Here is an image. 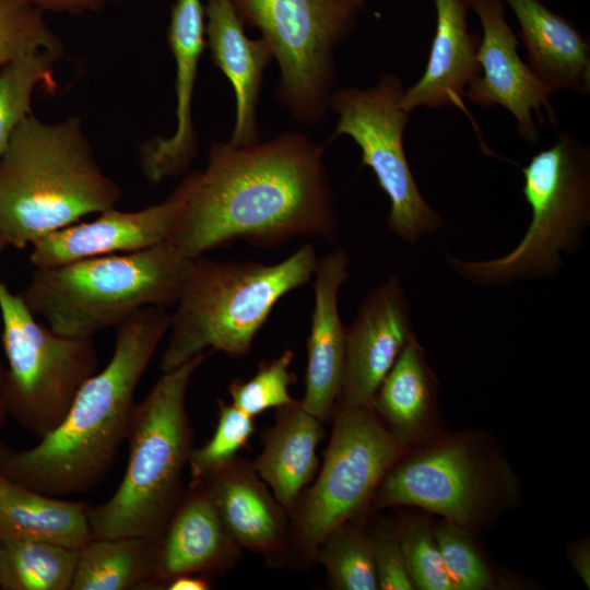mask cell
I'll list each match as a JSON object with an SVG mask.
<instances>
[{
    "mask_svg": "<svg viewBox=\"0 0 590 590\" xmlns=\"http://www.w3.org/2000/svg\"><path fill=\"white\" fill-rule=\"evenodd\" d=\"M324 148L297 131L267 142H213L205 169L187 174L186 200L168 241L197 259L235 239L266 247L298 237L333 240Z\"/></svg>",
    "mask_w": 590,
    "mask_h": 590,
    "instance_id": "1",
    "label": "cell"
},
{
    "mask_svg": "<svg viewBox=\"0 0 590 590\" xmlns=\"http://www.w3.org/2000/svg\"><path fill=\"white\" fill-rule=\"evenodd\" d=\"M170 323L165 307L148 306L118 324L110 361L81 386L62 422L30 449L0 442V473L58 497L97 486L127 439L135 389Z\"/></svg>",
    "mask_w": 590,
    "mask_h": 590,
    "instance_id": "2",
    "label": "cell"
},
{
    "mask_svg": "<svg viewBox=\"0 0 590 590\" xmlns=\"http://www.w3.org/2000/svg\"><path fill=\"white\" fill-rule=\"evenodd\" d=\"M120 199L80 118L48 123L31 114L0 156V251L23 249Z\"/></svg>",
    "mask_w": 590,
    "mask_h": 590,
    "instance_id": "3",
    "label": "cell"
},
{
    "mask_svg": "<svg viewBox=\"0 0 590 590\" xmlns=\"http://www.w3.org/2000/svg\"><path fill=\"white\" fill-rule=\"evenodd\" d=\"M201 352L164 371L149 394L135 403L126 441L127 468L114 495L91 507V536L157 540L184 491L182 474L193 449L186 396Z\"/></svg>",
    "mask_w": 590,
    "mask_h": 590,
    "instance_id": "4",
    "label": "cell"
},
{
    "mask_svg": "<svg viewBox=\"0 0 590 590\" xmlns=\"http://www.w3.org/2000/svg\"><path fill=\"white\" fill-rule=\"evenodd\" d=\"M192 260L166 240L140 251L35 268L22 295L55 332L93 338L141 308L176 304Z\"/></svg>",
    "mask_w": 590,
    "mask_h": 590,
    "instance_id": "5",
    "label": "cell"
},
{
    "mask_svg": "<svg viewBox=\"0 0 590 590\" xmlns=\"http://www.w3.org/2000/svg\"><path fill=\"white\" fill-rule=\"evenodd\" d=\"M317 262L311 244L275 264L193 259L172 314L162 371L208 347L232 357L246 355L273 306L309 282Z\"/></svg>",
    "mask_w": 590,
    "mask_h": 590,
    "instance_id": "6",
    "label": "cell"
},
{
    "mask_svg": "<svg viewBox=\"0 0 590 590\" xmlns=\"http://www.w3.org/2000/svg\"><path fill=\"white\" fill-rule=\"evenodd\" d=\"M524 199L532 214L519 244L503 257L468 261L448 256L461 278L502 286L556 273L562 253L575 251L590 223V150L568 132L534 154L522 168Z\"/></svg>",
    "mask_w": 590,
    "mask_h": 590,
    "instance_id": "7",
    "label": "cell"
},
{
    "mask_svg": "<svg viewBox=\"0 0 590 590\" xmlns=\"http://www.w3.org/2000/svg\"><path fill=\"white\" fill-rule=\"evenodd\" d=\"M322 467L291 518V564L309 567L335 528L362 520L390 468L408 449L385 428L373 408L337 402Z\"/></svg>",
    "mask_w": 590,
    "mask_h": 590,
    "instance_id": "8",
    "label": "cell"
},
{
    "mask_svg": "<svg viewBox=\"0 0 590 590\" xmlns=\"http://www.w3.org/2000/svg\"><path fill=\"white\" fill-rule=\"evenodd\" d=\"M515 493L507 462L481 437L456 434L403 453L379 484L371 507H416L472 532Z\"/></svg>",
    "mask_w": 590,
    "mask_h": 590,
    "instance_id": "9",
    "label": "cell"
},
{
    "mask_svg": "<svg viewBox=\"0 0 590 590\" xmlns=\"http://www.w3.org/2000/svg\"><path fill=\"white\" fill-rule=\"evenodd\" d=\"M245 25L259 30L280 69L279 103L302 125L329 113L335 50L353 33L358 9L344 0H233Z\"/></svg>",
    "mask_w": 590,
    "mask_h": 590,
    "instance_id": "10",
    "label": "cell"
},
{
    "mask_svg": "<svg viewBox=\"0 0 590 590\" xmlns=\"http://www.w3.org/2000/svg\"><path fill=\"white\" fill-rule=\"evenodd\" d=\"M0 317L8 416L42 438L62 422L81 386L96 373L95 343L38 322L22 293H12L1 276Z\"/></svg>",
    "mask_w": 590,
    "mask_h": 590,
    "instance_id": "11",
    "label": "cell"
},
{
    "mask_svg": "<svg viewBox=\"0 0 590 590\" xmlns=\"http://www.w3.org/2000/svg\"><path fill=\"white\" fill-rule=\"evenodd\" d=\"M404 87L399 76L384 73L368 88L346 87L332 93L329 111L338 116L324 146L349 135L362 151V166L369 167L390 200L389 231L409 244L435 234L442 220L424 199L404 151L410 114L401 106Z\"/></svg>",
    "mask_w": 590,
    "mask_h": 590,
    "instance_id": "12",
    "label": "cell"
},
{
    "mask_svg": "<svg viewBox=\"0 0 590 590\" xmlns=\"http://www.w3.org/2000/svg\"><path fill=\"white\" fill-rule=\"evenodd\" d=\"M470 9L479 17L483 35L477 51L481 74L469 85L465 97L485 108L503 106L514 116L519 134L535 143L534 114L542 121L544 110L552 123L556 121L550 103L553 92L518 55L519 40L505 19V4L470 0Z\"/></svg>",
    "mask_w": 590,
    "mask_h": 590,
    "instance_id": "13",
    "label": "cell"
},
{
    "mask_svg": "<svg viewBox=\"0 0 590 590\" xmlns=\"http://www.w3.org/2000/svg\"><path fill=\"white\" fill-rule=\"evenodd\" d=\"M187 191L186 175L169 197L158 204L130 212L110 208L90 222H76L46 234L31 245V263L34 268H51L160 245L168 240Z\"/></svg>",
    "mask_w": 590,
    "mask_h": 590,
    "instance_id": "14",
    "label": "cell"
},
{
    "mask_svg": "<svg viewBox=\"0 0 590 590\" xmlns=\"http://www.w3.org/2000/svg\"><path fill=\"white\" fill-rule=\"evenodd\" d=\"M414 333L409 302L397 275L373 290L345 329V355L338 402L371 408L376 392Z\"/></svg>",
    "mask_w": 590,
    "mask_h": 590,
    "instance_id": "15",
    "label": "cell"
},
{
    "mask_svg": "<svg viewBox=\"0 0 590 590\" xmlns=\"http://www.w3.org/2000/svg\"><path fill=\"white\" fill-rule=\"evenodd\" d=\"M243 548L224 526L204 480H192L158 535L146 589H163L185 574L222 576L234 569Z\"/></svg>",
    "mask_w": 590,
    "mask_h": 590,
    "instance_id": "16",
    "label": "cell"
},
{
    "mask_svg": "<svg viewBox=\"0 0 590 590\" xmlns=\"http://www.w3.org/2000/svg\"><path fill=\"white\" fill-rule=\"evenodd\" d=\"M167 40L176 64V128L170 137L156 135L139 146L142 172L152 185L182 174L198 153L192 99L205 47L204 4L201 0H175Z\"/></svg>",
    "mask_w": 590,
    "mask_h": 590,
    "instance_id": "17",
    "label": "cell"
},
{
    "mask_svg": "<svg viewBox=\"0 0 590 590\" xmlns=\"http://www.w3.org/2000/svg\"><path fill=\"white\" fill-rule=\"evenodd\" d=\"M204 481L241 548L261 555L273 568L291 564V519L250 461L237 457Z\"/></svg>",
    "mask_w": 590,
    "mask_h": 590,
    "instance_id": "18",
    "label": "cell"
},
{
    "mask_svg": "<svg viewBox=\"0 0 590 590\" xmlns=\"http://www.w3.org/2000/svg\"><path fill=\"white\" fill-rule=\"evenodd\" d=\"M350 258L335 250L318 259L315 270V304L307 341V369L302 406L322 423L337 405L344 368L345 327L338 296L349 278Z\"/></svg>",
    "mask_w": 590,
    "mask_h": 590,
    "instance_id": "19",
    "label": "cell"
},
{
    "mask_svg": "<svg viewBox=\"0 0 590 590\" xmlns=\"http://www.w3.org/2000/svg\"><path fill=\"white\" fill-rule=\"evenodd\" d=\"M205 46L215 66L231 82L236 101L234 145L259 141L257 108L264 70L273 59L262 37L249 38L233 0H206Z\"/></svg>",
    "mask_w": 590,
    "mask_h": 590,
    "instance_id": "20",
    "label": "cell"
},
{
    "mask_svg": "<svg viewBox=\"0 0 590 590\" xmlns=\"http://www.w3.org/2000/svg\"><path fill=\"white\" fill-rule=\"evenodd\" d=\"M436 27L425 71L404 90L401 106L440 109L463 106L469 85L481 74L477 51L481 38L470 33V0H433Z\"/></svg>",
    "mask_w": 590,
    "mask_h": 590,
    "instance_id": "21",
    "label": "cell"
},
{
    "mask_svg": "<svg viewBox=\"0 0 590 590\" xmlns=\"http://www.w3.org/2000/svg\"><path fill=\"white\" fill-rule=\"evenodd\" d=\"M520 26L528 66L553 93H590V46L566 17L541 0H500Z\"/></svg>",
    "mask_w": 590,
    "mask_h": 590,
    "instance_id": "22",
    "label": "cell"
},
{
    "mask_svg": "<svg viewBox=\"0 0 590 590\" xmlns=\"http://www.w3.org/2000/svg\"><path fill=\"white\" fill-rule=\"evenodd\" d=\"M323 436L322 422L296 399L275 409L273 425L261 435L262 450L251 465L290 519L318 471L317 447Z\"/></svg>",
    "mask_w": 590,
    "mask_h": 590,
    "instance_id": "23",
    "label": "cell"
},
{
    "mask_svg": "<svg viewBox=\"0 0 590 590\" xmlns=\"http://www.w3.org/2000/svg\"><path fill=\"white\" fill-rule=\"evenodd\" d=\"M438 381L412 333L381 381L373 410L392 437L414 449L437 436Z\"/></svg>",
    "mask_w": 590,
    "mask_h": 590,
    "instance_id": "24",
    "label": "cell"
},
{
    "mask_svg": "<svg viewBox=\"0 0 590 590\" xmlns=\"http://www.w3.org/2000/svg\"><path fill=\"white\" fill-rule=\"evenodd\" d=\"M91 506L30 489L0 473V538L79 550L92 539Z\"/></svg>",
    "mask_w": 590,
    "mask_h": 590,
    "instance_id": "25",
    "label": "cell"
},
{
    "mask_svg": "<svg viewBox=\"0 0 590 590\" xmlns=\"http://www.w3.org/2000/svg\"><path fill=\"white\" fill-rule=\"evenodd\" d=\"M155 543L141 536L92 538L78 550L70 590H146Z\"/></svg>",
    "mask_w": 590,
    "mask_h": 590,
    "instance_id": "26",
    "label": "cell"
},
{
    "mask_svg": "<svg viewBox=\"0 0 590 590\" xmlns=\"http://www.w3.org/2000/svg\"><path fill=\"white\" fill-rule=\"evenodd\" d=\"M78 550L24 539H2L0 589L70 590Z\"/></svg>",
    "mask_w": 590,
    "mask_h": 590,
    "instance_id": "27",
    "label": "cell"
},
{
    "mask_svg": "<svg viewBox=\"0 0 590 590\" xmlns=\"http://www.w3.org/2000/svg\"><path fill=\"white\" fill-rule=\"evenodd\" d=\"M63 54L39 49L8 62L0 70V156L13 133L32 114V96L39 84L54 91V66Z\"/></svg>",
    "mask_w": 590,
    "mask_h": 590,
    "instance_id": "28",
    "label": "cell"
},
{
    "mask_svg": "<svg viewBox=\"0 0 590 590\" xmlns=\"http://www.w3.org/2000/svg\"><path fill=\"white\" fill-rule=\"evenodd\" d=\"M315 560L323 566L332 589H379L370 538L362 520L332 530L319 545Z\"/></svg>",
    "mask_w": 590,
    "mask_h": 590,
    "instance_id": "29",
    "label": "cell"
},
{
    "mask_svg": "<svg viewBox=\"0 0 590 590\" xmlns=\"http://www.w3.org/2000/svg\"><path fill=\"white\" fill-rule=\"evenodd\" d=\"M408 574L414 589L455 590L435 535V524L426 516L406 515L396 523Z\"/></svg>",
    "mask_w": 590,
    "mask_h": 590,
    "instance_id": "30",
    "label": "cell"
},
{
    "mask_svg": "<svg viewBox=\"0 0 590 590\" xmlns=\"http://www.w3.org/2000/svg\"><path fill=\"white\" fill-rule=\"evenodd\" d=\"M217 414L211 438L190 453L188 465L192 480H205L232 463L256 430L255 417L233 403L219 400Z\"/></svg>",
    "mask_w": 590,
    "mask_h": 590,
    "instance_id": "31",
    "label": "cell"
},
{
    "mask_svg": "<svg viewBox=\"0 0 590 590\" xmlns=\"http://www.w3.org/2000/svg\"><path fill=\"white\" fill-rule=\"evenodd\" d=\"M435 535L455 590L499 588L498 578L472 539L471 531L444 519L435 524Z\"/></svg>",
    "mask_w": 590,
    "mask_h": 590,
    "instance_id": "32",
    "label": "cell"
},
{
    "mask_svg": "<svg viewBox=\"0 0 590 590\" xmlns=\"http://www.w3.org/2000/svg\"><path fill=\"white\" fill-rule=\"evenodd\" d=\"M63 46L45 21L44 11L27 0H0V70L23 55Z\"/></svg>",
    "mask_w": 590,
    "mask_h": 590,
    "instance_id": "33",
    "label": "cell"
},
{
    "mask_svg": "<svg viewBox=\"0 0 590 590\" xmlns=\"http://www.w3.org/2000/svg\"><path fill=\"white\" fill-rule=\"evenodd\" d=\"M293 356L291 350H285L270 363L261 364L250 379L232 381L228 387L232 403L252 417L292 403L295 399L288 388L296 379L290 370Z\"/></svg>",
    "mask_w": 590,
    "mask_h": 590,
    "instance_id": "34",
    "label": "cell"
},
{
    "mask_svg": "<svg viewBox=\"0 0 590 590\" xmlns=\"http://www.w3.org/2000/svg\"><path fill=\"white\" fill-rule=\"evenodd\" d=\"M370 538L378 588L381 590H413L396 524L379 521L367 531Z\"/></svg>",
    "mask_w": 590,
    "mask_h": 590,
    "instance_id": "35",
    "label": "cell"
},
{
    "mask_svg": "<svg viewBox=\"0 0 590 590\" xmlns=\"http://www.w3.org/2000/svg\"><path fill=\"white\" fill-rule=\"evenodd\" d=\"M36 8L56 12L79 13L98 8L108 0H27Z\"/></svg>",
    "mask_w": 590,
    "mask_h": 590,
    "instance_id": "36",
    "label": "cell"
},
{
    "mask_svg": "<svg viewBox=\"0 0 590 590\" xmlns=\"http://www.w3.org/2000/svg\"><path fill=\"white\" fill-rule=\"evenodd\" d=\"M568 559L582 579L585 585L590 586V547L589 541L582 540L571 544L568 548Z\"/></svg>",
    "mask_w": 590,
    "mask_h": 590,
    "instance_id": "37",
    "label": "cell"
},
{
    "mask_svg": "<svg viewBox=\"0 0 590 590\" xmlns=\"http://www.w3.org/2000/svg\"><path fill=\"white\" fill-rule=\"evenodd\" d=\"M211 588V577L199 574L179 575L163 586V590H209Z\"/></svg>",
    "mask_w": 590,
    "mask_h": 590,
    "instance_id": "38",
    "label": "cell"
},
{
    "mask_svg": "<svg viewBox=\"0 0 590 590\" xmlns=\"http://www.w3.org/2000/svg\"><path fill=\"white\" fill-rule=\"evenodd\" d=\"M3 379H4V368L0 362V433L4 427L8 417V411L3 397Z\"/></svg>",
    "mask_w": 590,
    "mask_h": 590,
    "instance_id": "39",
    "label": "cell"
},
{
    "mask_svg": "<svg viewBox=\"0 0 590 590\" xmlns=\"http://www.w3.org/2000/svg\"><path fill=\"white\" fill-rule=\"evenodd\" d=\"M344 1L356 7L357 9H359L366 2V0H344Z\"/></svg>",
    "mask_w": 590,
    "mask_h": 590,
    "instance_id": "40",
    "label": "cell"
},
{
    "mask_svg": "<svg viewBox=\"0 0 590 590\" xmlns=\"http://www.w3.org/2000/svg\"><path fill=\"white\" fill-rule=\"evenodd\" d=\"M1 544H2V540H1V538H0V552H1Z\"/></svg>",
    "mask_w": 590,
    "mask_h": 590,
    "instance_id": "41",
    "label": "cell"
}]
</instances>
